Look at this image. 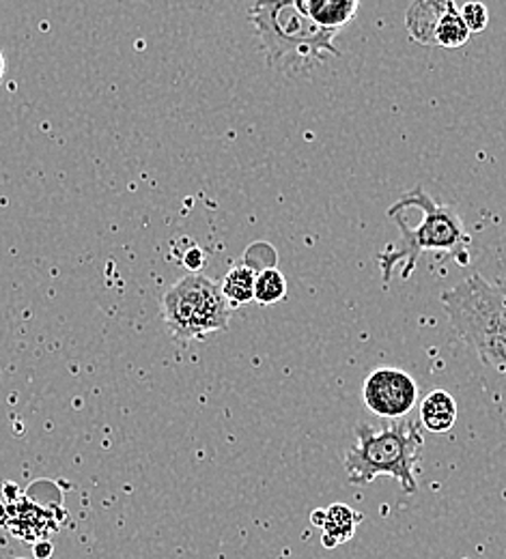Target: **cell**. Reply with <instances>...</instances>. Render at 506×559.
I'll return each mask as SVG.
<instances>
[{"label":"cell","instance_id":"obj_1","mask_svg":"<svg viewBox=\"0 0 506 559\" xmlns=\"http://www.w3.org/2000/svg\"><path fill=\"white\" fill-rule=\"evenodd\" d=\"M444 312L476 357L492 370L506 372V278L472 274L442 293Z\"/></svg>","mask_w":506,"mask_h":559},{"label":"cell","instance_id":"obj_2","mask_svg":"<svg viewBox=\"0 0 506 559\" xmlns=\"http://www.w3.org/2000/svg\"><path fill=\"white\" fill-rule=\"evenodd\" d=\"M403 197L421 210V222L419 226H412L403 215H390V219L399 226L401 248L379 252L377 261L381 270V282L390 284L395 272H399L403 280L410 278L425 252H450L459 263L466 265L470 261L472 239L466 233L457 211L434 201L421 186Z\"/></svg>","mask_w":506,"mask_h":559},{"label":"cell","instance_id":"obj_3","mask_svg":"<svg viewBox=\"0 0 506 559\" xmlns=\"http://www.w3.org/2000/svg\"><path fill=\"white\" fill-rule=\"evenodd\" d=\"M425 435L416 419L401 418L384 428L356 426V445L345 452L343 465L352 485H370L375 478H395L408 495L419 490V465Z\"/></svg>","mask_w":506,"mask_h":559},{"label":"cell","instance_id":"obj_4","mask_svg":"<svg viewBox=\"0 0 506 559\" xmlns=\"http://www.w3.org/2000/svg\"><path fill=\"white\" fill-rule=\"evenodd\" d=\"M250 20L272 68H304L341 57L337 33L313 22L295 0H257Z\"/></svg>","mask_w":506,"mask_h":559},{"label":"cell","instance_id":"obj_5","mask_svg":"<svg viewBox=\"0 0 506 559\" xmlns=\"http://www.w3.org/2000/svg\"><path fill=\"white\" fill-rule=\"evenodd\" d=\"M231 304L216 280L203 274H188L177 280L162 297V319L173 338L181 343L205 341L226 332L231 321Z\"/></svg>","mask_w":506,"mask_h":559},{"label":"cell","instance_id":"obj_6","mask_svg":"<svg viewBox=\"0 0 506 559\" xmlns=\"http://www.w3.org/2000/svg\"><path fill=\"white\" fill-rule=\"evenodd\" d=\"M366 409L379 418H405L419 403V383L399 368H377L362 385Z\"/></svg>","mask_w":506,"mask_h":559},{"label":"cell","instance_id":"obj_7","mask_svg":"<svg viewBox=\"0 0 506 559\" xmlns=\"http://www.w3.org/2000/svg\"><path fill=\"white\" fill-rule=\"evenodd\" d=\"M310 521L315 527L321 530L323 547L337 549L354 538L362 514L345 503H332L323 510H315L310 514Z\"/></svg>","mask_w":506,"mask_h":559},{"label":"cell","instance_id":"obj_8","mask_svg":"<svg viewBox=\"0 0 506 559\" xmlns=\"http://www.w3.org/2000/svg\"><path fill=\"white\" fill-rule=\"evenodd\" d=\"M295 4L319 26L339 33L356 17L361 0H295Z\"/></svg>","mask_w":506,"mask_h":559},{"label":"cell","instance_id":"obj_9","mask_svg":"<svg viewBox=\"0 0 506 559\" xmlns=\"http://www.w3.org/2000/svg\"><path fill=\"white\" fill-rule=\"evenodd\" d=\"M450 0H414L405 15L408 33L414 41L434 46V33Z\"/></svg>","mask_w":506,"mask_h":559},{"label":"cell","instance_id":"obj_10","mask_svg":"<svg viewBox=\"0 0 506 559\" xmlns=\"http://www.w3.org/2000/svg\"><path fill=\"white\" fill-rule=\"evenodd\" d=\"M457 416H459V409H457L455 399L446 390H434L421 403V419L419 421L425 426V430L435 432V435H444L455 428Z\"/></svg>","mask_w":506,"mask_h":559},{"label":"cell","instance_id":"obj_11","mask_svg":"<svg viewBox=\"0 0 506 559\" xmlns=\"http://www.w3.org/2000/svg\"><path fill=\"white\" fill-rule=\"evenodd\" d=\"M257 270L250 267L246 261L235 263L224 280L220 282L222 293L231 308H239L255 301V284H257Z\"/></svg>","mask_w":506,"mask_h":559},{"label":"cell","instance_id":"obj_12","mask_svg":"<svg viewBox=\"0 0 506 559\" xmlns=\"http://www.w3.org/2000/svg\"><path fill=\"white\" fill-rule=\"evenodd\" d=\"M470 28L466 26L463 22V15H461V9L450 0L442 20L437 22L434 33V46L439 48H448V50H455V48H461L468 44L470 39Z\"/></svg>","mask_w":506,"mask_h":559},{"label":"cell","instance_id":"obj_13","mask_svg":"<svg viewBox=\"0 0 506 559\" xmlns=\"http://www.w3.org/2000/svg\"><path fill=\"white\" fill-rule=\"evenodd\" d=\"M287 297V278L283 276L281 270L268 267L257 274V284H255V301L261 306H272L279 304Z\"/></svg>","mask_w":506,"mask_h":559},{"label":"cell","instance_id":"obj_14","mask_svg":"<svg viewBox=\"0 0 506 559\" xmlns=\"http://www.w3.org/2000/svg\"><path fill=\"white\" fill-rule=\"evenodd\" d=\"M461 15L470 33H483L490 24V11L483 2H466L461 7Z\"/></svg>","mask_w":506,"mask_h":559},{"label":"cell","instance_id":"obj_15","mask_svg":"<svg viewBox=\"0 0 506 559\" xmlns=\"http://www.w3.org/2000/svg\"><path fill=\"white\" fill-rule=\"evenodd\" d=\"M181 263L190 270V274H199V270L205 265V254L199 246H192V250H184V257H181Z\"/></svg>","mask_w":506,"mask_h":559},{"label":"cell","instance_id":"obj_16","mask_svg":"<svg viewBox=\"0 0 506 559\" xmlns=\"http://www.w3.org/2000/svg\"><path fill=\"white\" fill-rule=\"evenodd\" d=\"M50 556H52V545L42 543V545H37V547H35V558L48 559Z\"/></svg>","mask_w":506,"mask_h":559},{"label":"cell","instance_id":"obj_17","mask_svg":"<svg viewBox=\"0 0 506 559\" xmlns=\"http://www.w3.org/2000/svg\"><path fill=\"white\" fill-rule=\"evenodd\" d=\"M2 75H4V55L0 50V80H2Z\"/></svg>","mask_w":506,"mask_h":559}]
</instances>
